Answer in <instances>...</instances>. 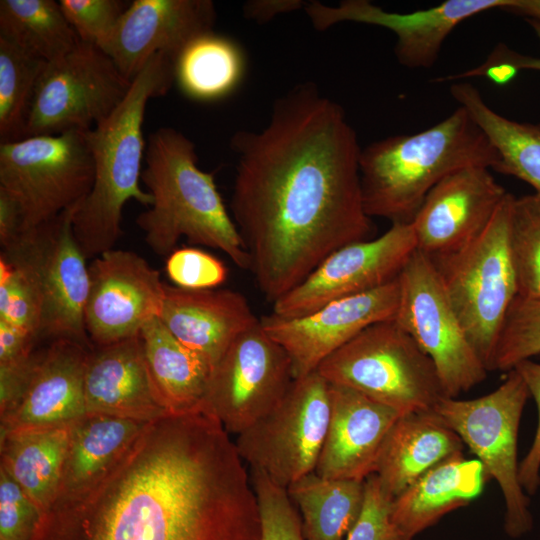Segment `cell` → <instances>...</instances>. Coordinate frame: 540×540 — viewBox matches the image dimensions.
Instances as JSON below:
<instances>
[{"mask_svg":"<svg viewBox=\"0 0 540 540\" xmlns=\"http://www.w3.org/2000/svg\"><path fill=\"white\" fill-rule=\"evenodd\" d=\"M231 217L250 270L272 304L339 248L368 239L357 133L311 82L274 101L259 130H239Z\"/></svg>","mask_w":540,"mask_h":540,"instance_id":"obj_1","label":"cell"},{"mask_svg":"<svg viewBox=\"0 0 540 540\" xmlns=\"http://www.w3.org/2000/svg\"><path fill=\"white\" fill-rule=\"evenodd\" d=\"M229 435L204 408L148 422L105 472L55 498L31 540H261L249 469Z\"/></svg>","mask_w":540,"mask_h":540,"instance_id":"obj_2","label":"cell"},{"mask_svg":"<svg viewBox=\"0 0 540 540\" xmlns=\"http://www.w3.org/2000/svg\"><path fill=\"white\" fill-rule=\"evenodd\" d=\"M497 151L468 112L458 107L433 126L374 141L361 149L363 205L370 217L411 223L428 193L463 168L491 170Z\"/></svg>","mask_w":540,"mask_h":540,"instance_id":"obj_3","label":"cell"},{"mask_svg":"<svg viewBox=\"0 0 540 540\" xmlns=\"http://www.w3.org/2000/svg\"><path fill=\"white\" fill-rule=\"evenodd\" d=\"M141 181L153 203L136 224L155 254L168 256L185 237L191 244L225 253L243 270L250 257L218 191L214 173L198 166L194 143L181 131H153L145 149Z\"/></svg>","mask_w":540,"mask_h":540,"instance_id":"obj_4","label":"cell"},{"mask_svg":"<svg viewBox=\"0 0 540 540\" xmlns=\"http://www.w3.org/2000/svg\"><path fill=\"white\" fill-rule=\"evenodd\" d=\"M174 64L163 53L152 56L121 104L89 131L94 181L73 217L74 236L86 259L113 249L127 201L153 203L139 185L146 149L142 127L149 100L165 95L175 82Z\"/></svg>","mask_w":540,"mask_h":540,"instance_id":"obj_5","label":"cell"},{"mask_svg":"<svg viewBox=\"0 0 540 540\" xmlns=\"http://www.w3.org/2000/svg\"><path fill=\"white\" fill-rule=\"evenodd\" d=\"M316 371L401 415L431 411L445 397L433 362L395 320L365 328Z\"/></svg>","mask_w":540,"mask_h":540,"instance_id":"obj_6","label":"cell"},{"mask_svg":"<svg viewBox=\"0 0 540 540\" xmlns=\"http://www.w3.org/2000/svg\"><path fill=\"white\" fill-rule=\"evenodd\" d=\"M514 198L510 193L506 195L485 230L466 248L431 260L471 345L488 371L503 323L518 296L509 248Z\"/></svg>","mask_w":540,"mask_h":540,"instance_id":"obj_7","label":"cell"},{"mask_svg":"<svg viewBox=\"0 0 540 540\" xmlns=\"http://www.w3.org/2000/svg\"><path fill=\"white\" fill-rule=\"evenodd\" d=\"M90 130L0 143V188L17 202L24 232L80 204L94 181Z\"/></svg>","mask_w":540,"mask_h":540,"instance_id":"obj_8","label":"cell"},{"mask_svg":"<svg viewBox=\"0 0 540 540\" xmlns=\"http://www.w3.org/2000/svg\"><path fill=\"white\" fill-rule=\"evenodd\" d=\"M491 393L469 400L443 397L434 411L478 457L496 480L505 502L504 530L519 538L533 528L530 500L519 481L517 438L529 391L521 376L508 371Z\"/></svg>","mask_w":540,"mask_h":540,"instance_id":"obj_9","label":"cell"},{"mask_svg":"<svg viewBox=\"0 0 540 540\" xmlns=\"http://www.w3.org/2000/svg\"><path fill=\"white\" fill-rule=\"evenodd\" d=\"M330 385L314 371L297 378L281 402L236 436L249 467L288 488L314 472L330 418Z\"/></svg>","mask_w":540,"mask_h":540,"instance_id":"obj_10","label":"cell"},{"mask_svg":"<svg viewBox=\"0 0 540 540\" xmlns=\"http://www.w3.org/2000/svg\"><path fill=\"white\" fill-rule=\"evenodd\" d=\"M131 84L101 48L79 39L69 53L45 64L23 138L92 130L121 104Z\"/></svg>","mask_w":540,"mask_h":540,"instance_id":"obj_11","label":"cell"},{"mask_svg":"<svg viewBox=\"0 0 540 540\" xmlns=\"http://www.w3.org/2000/svg\"><path fill=\"white\" fill-rule=\"evenodd\" d=\"M395 321L428 355L445 397L456 398L489 372L471 345L430 258L418 250L399 275Z\"/></svg>","mask_w":540,"mask_h":540,"instance_id":"obj_12","label":"cell"},{"mask_svg":"<svg viewBox=\"0 0 540 540\" xmlns=\"http://www.w3.org/2000/svg\"><path fill=\"white\" fill-rule=\"evenodd\" d=\"M79 205L24 232L1 251L19 258L35 279L41 300V339H71L93 346L84 324L89 269L73 232Z\"/></svg>","mask_w":540,"mask_h":540,"instance_id":"obj_13","label":"cell"},{"mask_svg":"<svg viewBox=\"0 0 540 540\" xmlns=\"http://www.w3.org/2000/svg\"><path fill=\"white\" fill-rule=\"evenodd\" d=\"M294 380L289 356L259 319L214 364L204 407L237 436L275 408Z\"/></svg>","mask_w":540,"mask_h":540,"instance_id":"obj_14","label":"cell"},{"mask_svg":"<svg viewBox=\"0 0 540 540\" xmlns=\"http://www.w3.org/2000/svg\"><path fill=\"white\" fill-rule=\"evenodd\" d=\"M417 250L411 223H392L381 236L347 244L272 305V314L301 317L337 299L396 279Z\"/></svg>","mask_w":540,"mask_h":540,"instance_id":"obj_15","label":"cell"},{"mask_svg":"<svg viewBox=\"0 0 540 540\" xmlns=\"http://www.w3.org/2000/svg\"><path fill=\"white\" fill-rule=\"evenodd\" d=\"M88 269L84 324L94 346L138 336L146 323L160 316L165 283L143 257L111 249L95 257Z\"/></svg>","mask_w":540,"mask_h":540,"instance_id":"obj_16","label":"cell"},{"mask_svg":"<svg viewBox=\"0 0 540 540\" xmlns=\"http://www.w3.org/2000/svg\"><path fill=\"white\" fill-rule=\"evenodd\" d=\"M400 301L399 276L371 291L334 300L301 317L260 318L264 331L290 358L294 378L317 370L333 352L365 328L394 320Z\"/></svg>","mask_w":540,"mask_h":540,"instance_id":"obj_17","label":"cell"},{"mask_svg":"<svg viewBox=\"0 0 540 540\" xmlns=\"http://www.w3.org/2000/svg\"><path fill=\"white\" fill-rule=\"evenodd\" d=\"M509 0H446L428 9L392 12L368 0H343L335 6L309 1L304 10L317 31L342 22L386 28L396 36L394 54L409 69L434 65L449 34L463 21L493 9H502Z\"/></svg>","mask_w":540,"mask_h":540,"instance_id":"obj_18","label":"cell"},{"mask_svg":"<svg viewBox=\"0 0 540 540\" xmlns=\"http://www.w3.org/2000/svg\"><path fill=\"white\" fill-rule=\"evenodd\" d=\"M507 194L487 167L451 173L428 193L411 222L417 250L432 261L460 252L485 230Z\"/></svg>","mask_w":540,"mask_h":540,"instance_id":"obj_19","label":"cell"},{"mask_svg":"<svg viewBox=\"0 0 540 540\" xmlns=\"http://www.w3.org/2000/svg\"><path fill=\"white\" fill-rule=\"evenodd\" d=\"M211 0H134L118 21L103 51L132 81L157 53L174 62L196 37L214 31Z\"/></svg>","mask_w":540,"mask_h":540,"instance_id":"obj_20","label":"cell"},{"mask_svg":"<svg viewBox=\"0 0 540 540\" xmlns=\"http://www.w3.org/2000/svg\"><path fill=\"white\" fill-rule=\"evenodd\" d=\"M93 346L56 339L38 348L19 398L0 414V434L70 424L85 415L84 374Z\"/></svg>","mask_w":540,"mask_h":540,"instance_id":"obj_21","label":"cell"},{"mask_svg":"<svg viewBox=\"0 0 540 540\" xmlns=\"http://www.w3.org/2000/svg\"><path fill=\"white\" fill-rule=\"evenodd\" d=\"M329 385L330 418L314 472L328 479L365 480L401 414L350 388Z\"/></svg>","mask_w":540,"mask_h":540,"instance_id":"obj_22","label":"cell"},{"mask_svg":"<svg viewBox=\"0 0 540 540\" xmlns=\"http://www.w3.org/2000/svg\"><path fill=\"white\" fill-rule=\"evenodd\" d=\"M84 398L87 413L149 422L169 412L153 384L140 334L90 349Z\"/></svg>","mask_w":540,"mask_h":540,"instance_id":"obj_23","label":"cell"},{"mask_svg":"<svg viewBox=\"0 0 540 540\" xmlns=\"http://www.w3.org/2000/svg\"><path fill=\"white\" fill-rule=\"evenodd\" d=\"M158 318L178 341L212 366L236 338L259 323L247 299L237 291L168 284Z\"/></svg>","mask_w":540,"mask_h":540,"instance_id":"obj_24","label":"cell"},{"mask_svg":"<svg viewBox=\"0 0 540 540\" xmlns=\"http://www.w3.org/2000/svg\"><path fill=\"white\" fill-rule=\"evenodd\" d=\"M464 443L434 411L401 415L380 451L375 474L393 500L427 471L463 453Z\"/></svg>","mask_w":540,"mask_h":540,"instance_id":"obj_25","label":"cell"},{"mask_svg":"<svg viewBox=\"0 0 540 540\" xmlns=\"http://www.w3.org/2000/svg\"><path fill=\"white\" fill-rule=\"evenodd\" d=\"M485 469L462 454L437 464L393 500L392 521L400 540L413 538L482 492Z\"/></svg>","mask_w":540,"mask_h":540,"instance_id":"obj_26","label":"cell"},{"mask_svg":"<svg viewBox=\"0 0 540 540\" xmlns=\"http://www.w3.org/2000/svg\"><path fill=\"white\" fill-rule=\"evenodd\" d=\"M155 389L169 412L204 407L212 364L178 341L158 317L140 332Z\"/></svg>","mask_w":540,"mask_h":540,"instance_id":"obj_27","label":"cell"},{"mask_svg":"<svg viewBox=\"0 0 540 540\" xmlns=\"http://www.w3.org/2000/svg\"><path fill=\"white\" fill-rule=\"evenodd\" d=\"M69 429L65 424L0 434V467L41 514L58 494Z\"/></svg>","mask_w":540,"mask_h":540,"instance_id":"obj_28","label":"cell"},{"mask_svg":"<svg viewBox=\"0 0 540 540\" xmlns=\"http://www.w3.org/2000/svg\"><path fill=\"white\" fill-rule=\"evenodd\" d=\"M147 423L101 413H86L71 422L57 496L74 491L105 472Z\"/></svg>","mask_w":540,"mask_h":540,"instance_id":"obj_29","label":"cell"},{"mask_svg":"<svg viewBox=\"0 0 540 540\" xmlns=\"http://www.w3.org/2000/svg\"><path fill=\"white\" fill-rule=\"evenodd\" d=\"M450 94L497 151L495 171L528 183L540 194V123L518 122L499 114L469 82L452 84Z\"/></svg>","mask_w":540,"mask_h":540,"instance_id":"obj_30","label":"cell"},{"mask_svg":"<svg viewBox=\"0 0 540 540\" xmlns=\"http://www.w3.org/2000/svg\"><path fill=\"white\" fill-rule=\"evenodd\" d=\"M365 480L328 479L311 472L287 488L305 540H346L362 508Z\"/></svg>","mask_w":540,"mask_h":540,"instance_id":"obj_31","label":"cell"},{"mask_svg":"<svg viewBox=\"0 0 540 540\" xmlns=\"http://www.w3.org/2000/svg\"><path fill=\"white\" fill-rule=\"evenodd\" d=\"M175 81L189 98L214 101L228 96L245 71L240 46L214 31L193 39L175 60Z\"/></svg>","mask_w":540,"mask_h":540,"instance_id":"obj_32","label":"cell"},{"mask_svg":"<svg viewBox=\"0 0 540 540\" xmlns=\"http://www.w3.org/2000/svg\"><path fill=\"white\" fill-rule=\"evenodd\" d=\"M0 38L46 63L63 57L79 42L54 0H1Z\"/></svg>","mask_w":540,"mask_h":540,"instance_id":"obj_33","label":"cell"},{"mask_svg":"<svg viewBox=\"0 0 540 540\" xmlns=\"http://www.w3.org/2000/svg\"><path fill=\"white\" fill-rule=\"evenodd\" d=\"M45 64L0 38V143L23 138Z\"/></svg>","mask_w":540,"mask_h":540,"instance_id":"obj_34","label":"cell"},{"mask_svg":"<svg viewBox=\"0 0 540 540\" xmlns=\"http://www.w3.org/2000/svg\"><path fill=\"white\" fill-rule=\"evenodd\" d=\"M509 248L518 296L540 299V194L514 198Z\"/></svg>","mask_w":540,"mask_h":540,"instance_id":"obj_35","label":"cell"},{"mask_svg":"<svg viewBox=\"0 0 540 540\" xmlns=\"http://www.w3.org/2000/svg\"><path fill=\"white\" fill-rule=\"evenodd\" d=\"M0 321L41 340V300L35 279L15 255L0 254Z\"/></svg>","mask_w":540,"mask_h":540,"instance_id":"obj_36","label":"cell"},{"mask_svg":"<svg viewBox=\"0 0 540 540\" xmlns=\"http://www.w3.org/2000/svg\"><path fill=\"white\" fill-rule=\"evenodd\" d=\"M540 354V299L517 296L505 318L490 371H510Z\"/></svg>","mask_w":540,"mask_h":540,"instance_id":"obj_37","label":"cell"},{"mask_svg":"<svg viewBox=\"0 0 540 540\" xmlns=\"http://www.w3.org/2000/svg\"><path fill=\"white\" fill-rule=\"evenodd\" d=\"M257 497L261 540H305L301 519L287 489L258 470L249 469Z\"/></svg>","mask_w":540,"mask_h":540,"instance_id":"obj_38","label":"cell"},{"mask_svg":"<svg viewBox=\"0 0 540 540\" xmlns=\"http://www.w3.org/2000/svg\"><path fill=\"white\" fill-rule=\"evenodd\" d=\"M59 4L78 38L102 50L128 7L121 0H60Z\"/></svg>","mask_w":540,"mask_h":540,"instance_id":"obj_39","label":"cell"},{"mask_svg":"<svg viewBox=\"0 0 540 540\" xmlns=\"http://www.w3.org/2000/svg\"><path fill=\"white\" fill-rule=\"evenodd\" d=\"M165 270L174 286L184 289H214L227 279L223 262L193 247L175 249L167 257Z\"/></svg>","mask_w":540,"mask_h":540,"instance_id":"obj_40","label":"cell"},{"mask_svg":"<svg viewBox=\"0 0 540 540\" xmlns=\"http://www.w3.org/2000/svg\"><path fill=\"white\" fill-rule=\"evenodd\" d=\"M41 512L0 467V540H31Z\"/></svg>","mask_w":540,"mask_h":540,"instance_id":"obj_41","label":"cell"},{"mask_svg":"<svg viewBox=\"0 0 540 540\" xmlns=\"http://www.w3.org/2000/svg\"><path fill=\"white\" fill-rule=\"evenodd\" d=\"M392 503L377 476H368L361 511L346 540H400L392 521Z\"/></svg>","mask_w":540,"mask_h":540,"instance_id":"obj_42","label":"cell"},{"mask_svg":"<svg viewBox=\"0 0 540 540\" xmlns=\"http://www.w3.org/2000/svg\"><path fill=\"white\" fill-rule=\"evenodd\" d=\"M523 379L538 410V424L529 451L519 463V481L528 495H534L540 486V362L527 359L513 368Z\"/></svg>","mask_w":540,"mask_h":540,"instance_id":"obj_43","label":"cell"},{"mask_svg":"<svg viewBox=\"0 0 540 540\" xmlns=\"http://www.w3.org/2000/svg\"><path fill=\"white\" fill-rule=\"evenodd\" d=\"M513 53L507 45L499 43L479 66L464 72L439 76L433 82L442 83L471 77H485L498 86L509 84L519 73L513 62Z\"/></svg>","mask_w":540,"mask_h":540,"instance_id":"obj_44","label":"cell"},{"mask_svg":"<svg viewBox=\"0 0 540 540\" xmlns=\"http://www.w3.org/2000/svg\"><path fill=\"white\" fill-rule=\"evenodd\" d=\"M24 233L22 212L12 196L0 188V243L6 248Z\"/></svg>","mask_w":540,"mask_h":540,"instance_id":"obj_45","label":"cell"},{"mask_svg":"<svg viewBox=\"0 0 540 540\" xmlns=\"http://www.w3.org/2000/svg\"><path fill=\"white\" fill-rule=\"evenodd\" d=\"M302 0H250L244 3L242 12L246 19L263 24L273 18L304 8Z\"/></svg>","mask_w":540,"mask_h":540,"instance_id":"obj_46","label":"cell"},{"mask_svg":"<svg viewBox=\"0 0 540 540\" xmlns=\"http://www.w3.org/2000/svg\"><path fill=\"white\" fill-rule=\"evenodd\" d=\"M501 10L521 16L525 20L540 21V0H509Z\"/></svg>","mask_w":540,"mask_h":540,"instance_id":"obj_47","label":"cell"},{"mask_svg":"<svg viewBox=\"0 0 540 540\" xmlns=\"http://www.w3.org/2000/svg\"><path fill=\"white\" fill-rule=\"evenodd\" d=\"M531 29L534 31L540 42V21L526 20ZM513 62L515 67L520 72L521 70L540 71V57H532L520 54L516 51L513 53Z\"/></svg>","mask_w":540,"mask_h":540,"instance_id":"obj_48","label":"cell"}]
</instances>
